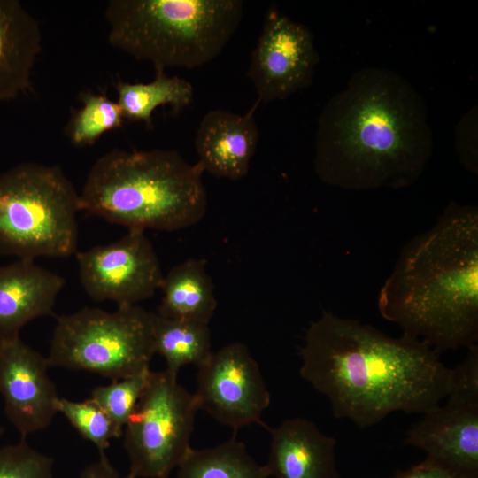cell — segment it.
<instances>
[{
	"instance_id": "1",
	"label": "cell",
	"mask_w": 478,
	"mask_h": 478,
	"mask_svg": "<svg viewBox=\"0 0 478 478\" xmlns=\"http://www.w3.org/2000/svg\"><path fill=\"white\" fill-rule=\"evenodd\" d=\"M299 356L301 377L328 399L335 417L360 428L394 412L424 414L451 388V368L424 342L332 312L310 324Z\"/></svg>"
},
{
	"instance_id": "2",
	"label": "cell",
	"mask_w": 478,
	"mask_h": 478,
	"mask_svg": "<svg viewBox=\"0 0 478 478\" xmlns=\"http://www.w3.org/2000/svg\"><path fill=\"white\" fill-rule=\"evenodd\" d=\"M433 148L417 89L392 70L364 67L319 116L314 170L325 184L345 189H402L418 181Z\"/></svg>"
},
{
	"instance_id": "3",
	"label": "cell",
	"mask_w": 478,
	"mask_h": 478,
	"mask_svg": "<svg viewBox=\"0 0 478 478\" xmlns=\"http://www.w3.org/2000/svg\"><path fill=\"white\" fill-rule=\"evenodd\" d=\"M378 309L439 354L478 341V209L451 202L410 239L380 289Z\"/></svg>"
},
{
	"instance_id": "4",
	"label": "cell",
	"mask_w": 478,
	"mask_h": 478,
	"mask_svg": "<svg viewBox=\"0 0 478 478\" xmlns=\"http://www.w3.org/2000/svg\"><path fill=\"white\" fill-rule=\"evenodd\" d=\"M203 173L176 150L114 149L90 167L79 208L128 229H183L205 215Z\"/></svg>"
},
{
	"instance_id": "5",
	"label": "cell",
	"mask_w": 478,
	"mask_h": 478,
	"mask_svg": "<svg viewBox=\"0 0 478 478\" xmlns=\"http://www.w3.org/2000/svg\"><path fill=\"white\" fill-rule=\"evenodd\" d=\"M243 13L241 0H111L108 41L155 71L196 68L220 55Z\"/></svg>"
},
{
	"instance_id": "6",
	"label": "cell",
	"mask_w": 478,
	"mask_h": 478,
	"mask_svg": "<svg viewBox=\"0 0 478 478\" xmlns=\"http://www.w3.org/2000/svg\"><path fill=\"white\" fill-rule=\"evenodd\" d=\"M79 192L62 168L23 162L0 173V256L35 260L77 252Z\"/></svg>"
},
{
	"instance_id": "7",
	"label": "cell",
	"mask_w": 478,
	"mask_h": 478,
	"mask_svg": "<svg viewBox=\"0 0 478 478\" xmlns=\"http://www.w3.org/2000/svg\"><path fill=\"white\" fill-rule=\"evenodd\" d=\"M153 315L135 305L114 312L86 306L57 317L50 367L87 371L111 381L150 370L156 354Z\"/></svg>"
},
{
	"instance_id": "8",
	"label": "cell",
	"mask_w": 478,
	"mask_h": 478,
	"mask_svg": "<svg viewBox=\"0 0 478 478\" xmlns=\"http://www.w3.org/2000/svg\"><path fill=\"white\" fill-rule=\"evenodd\" d=\"M198 411L193 393L166 370L150 371L147 385L123 429L129 478H168L191 450Z\"/></svg>"
},
{
	"instance_id": "9",
	"label": "cell",
	"mask_w": 478,
	"mask_h": 478,
	"mask_svg": "<svg viewBox=\"0 0 478 478\" xmlns=\"http://www.w3.org/2000/svg\"><path fill=\"white\" fill-rule=\"evenodd\" d=\"M443 401L424 413L405 443L458 478H478V376L455 374Z\"/></svg>"
},
{
	"instance_id": "10",
	"label": "cell",
	"mask_w": 478,
	"mask_h": 478,
	"mask_svg": "<svg viewBox=\"0 0 478 478\" xmlns=\"http://www.w3.org/2000/svg\"><path fill=\"white\" fill-rule=\"evenodd\" d=\"M81 284L96 302L135 305L153 297L164 274L143 230L128 229L118 241L75 253Z\"/></svg>"
},
{
	"instance_id": "11",
	"label": "cell",
	"mask_w": 478,
	"mask_h": 478,
	"mask_svg": "<svg viewBox=\"0 0 478 478\" xmlns=\"http://www.w3.org/2000/svg\"><path fill=\"white\" fill-rule=\"evenodd\" d=\"M193 394L198 410L235 431L252 424L268 428L261 418L270 405V392L258 362L243 343L212 351L197 366Z\"/></svg>"
},
{
	"instance_id": "12",
	"label": "cell",
	"mask_w": 478,
	"mask_h": 478,
	"mask_svg": "<svg viewBox=\"0 0 478 478\" xmlns=\"http://www.w3.org/2000/svg\"><path fill=\"white\" fill-rule=\"evenodd\" d=\"M319 60L312 32L276 9L269 10L247 72L258 104L282 100L309 87Z\"/></svg>"
},
{
	"instance_id": "13",
	"label": "cell",
	"mask_w": 478,
	"mask_h": 478,
	"mask_svg": "<svg viewBox=\"0 0 478 478\" xmlns=\"http://www.w3.org/2000/svg\"><path fill=\"white\" fill-rule=\"evenodd\" d=\"M49 367L47 357L20 337L0 344V395L21 438L47 428L58 413L59 397Z\"/></svg>"
},
{
	"instance_id": "14",
	"label": "cell",
	"mask_w": 478,
	"mask_h": 478,
	"mask_svg": "<svg viewBox=\"0 0 478 478\" xmlns=\"http://www.w3.org/2000/svg\"><path fill=\"white\" fill-rule=\"evenodd\" d=\"M256 107L244 114L220 109L205 113L195 137L197 163L204 172L232 181L247 175L259 140Z\"/></svg>"
},
{
	"instance_id": "15",
	"label": "cell",
	"mask_w": 478,
	"mask_h": 478,
	"mask_svg": "<svg viewBox=\"0 0 478 478\" xmlns=\"http://www.w3.org/2000/svg\"><path fill=\"white\" fill-rule=\"evenodd\" d=\"M66 280L35 260L17 259L0 266V344L20 337L30 321L54 314Z\"/></svg>"
},
{
	"instance_id": "16",
	"label": "cell",
	"mask_w": 478,
	"mask_h": 478,
	"mask_svg": "<svg viewBox=\"0 0 478 478\" xmlns=\"http://www.w3.org/2000/svg\"><path fill=\"white\" fill-rule=\"evenodd\" d=\"M271 434L265 465L273 478H341L334 437L323 434L311 420L289 418L267 428Z\"/></svg>"
},
{
	"instance_id": "17",
	"label": "cell",
	"mask_w": 478,
	"mask_h": 478,
	"mask_svg": "<svg viewBox=\"0 0 478 478\" xmlns=\"http://www.w3.org/2000/svg\"><path fill=\"white\" fill-rule=\"evenodd\" d=\"M42 50L37 19L19 0H0V102L32 87V71Z\"/></svg>"
},
{
	"instance_id": "18",
	"label": "cell",
	"mask_w": 478,
	"mask_h": 478,
	"mask_svg": "<svg viewBox=\"0 0 478 478\" xmlns=\"http://www.w3.org/2000/svg\"><path fill=\"white\" fill-rule=\"evenodd\" d=\"M158 314L173 320L209 324L218 302L203 258L188 259L164 275Z\"/></svg>"
},
{
	"instance_id": "19",
	"label": "cell",
	"mask_w": 478,
	"mask_h": 478,
	"mask_svg": "<svg viewBox=\"0 0 478 478\" xmlns=\"http://www.w3.org/2000/svg\"><path fill=\"white\" fill-rule=\"evenodd\" d=\"M116 91L124 119L143 121L147 126H151L152 113L158 106L170 105L178 112L192 103L194 96L189 81L168 76L164 70H156L153 81L148 83L120 81Z\"/></svg>"
},
{
	"instance_id": "20",
	"label": "cell",
	"mask_w": 478,
	"mask_h": 478,
	"mask_svg": "<svg viewBox=\"0 0 478 478\" xmlns=\"http://www.w3.org/2000/svg\"><path fill=\"white\" fill-rule=\"evenodd\" d=\"M155 352L166 361V371L177 377L187 365H202L212 353L209 324L173 320L154 312Z\"/></svg>"
},
{
	"instance_id": "21",
	"label": "cell",
	"mask_w": 478,
	"mask_h": 478,
	"mask_svg": "<svg viewBox=\"0 0 478 478\" xmlns=\"http://www.w3.org/2000/svg\"><path fill=\"white\" fill-rule=\"evenodd\" d=\"M177 468V478H269L265 465L235 437L212 447L191 448Z\"/></svg>"
},
{
	"instance_id": "22",
	"label": "cell",
	"mask_w": 478,
	"mask_h": 478,
	"mask_svg": "<svg viewBox=\"0 0 478 478\" xmlns=\"http://www.w3.org/2000/svg\"><path fill=\"white\" fill-rule=\"evenodd\" d=\"M82 106L71 119L67 135L75 146L94 144L104 133L119 128L124 120L120 106L104 95L81 96Z\"/></svg>"
},
{
	"instance_id": "23",
	"label": "cell",
	"mask_w": 478,
	"mask_h": 478,
	"mask_svg": "<svg viewBox=\"0 0 478 478\" xmlns=\"http://www.w3.org/2000/svg\"><path fill=\"white\" fill-rule=\"evenodd\" d=\"M56 409L84 439L97 448L99 455L105 454L112 439L122 436L109 416L90 397L73 401L59 397Z\"/></svg>"
},
{
	"instance_id": "24",
	"label": "cell",
	"mask_w": 478,
	"mask_h": 478,
	"mask_svg": "<svg viewBox=\"0 0 478 478\" xmlns=\"http://www.w3.org/2000/svg\"><path fill=\"white\" fill-rule=\"evenodd\" d=\"M150 371L112 381L91 391L90 398L104 411L121 435L143 393Z\"/></svg>"
},
{
	"instance_id": "25",
	"label": "cell",
	"mask_w": 478,
	"mask_h": 478,
	"mask_svg": "<svg viewBox=\"0 0 478 478\" xmlns=\"http://www.w3.org/2000/svg\"><path fill=\"white\" fill-rule=\"evenodd\" d=\"M54 459L25 438L0 447V478H53Z\"/></svg>"
},
{
	"instance_id": "26",
	"label": "cell",
	"mask_w": 478,
	"mask_h": 478,
	"mask_svg": "<svg viewBox=\"0 0 478 478\" xmlns=\"http://www.w3.org/2000/svg\"><path fill=\"white\" fill-rule=\"evenodd\" d=\"M392 478H458L434 463L424 459L408 469L397 471Z\"/></svg>"
},
{
	"instance_id": "27",
	"label": "cell",
	"mask_w": 478,
	"mask_h": 478,
	"mask_svg": "<svg viewBox=\"0 0 478 478\" xmlns=\"http://www.w3.org/2000/svg\"><path fill=\"white\" fill-rule=\"evenodd\" d=\"M80 478H129L122 476L111 464L106 455H100L99 459L81 471Z\"/></svg>"
},
{
	"instance_id": "28",
	"label": "cell",
	"mask_w": 478,
	"mask_h": 478,
	"mask_svg": "<svg viewBox=\"0 0 478 478\" xmlns=\"http://www.w3.org/2000/svg\"><path fill=\"white\" fill-rule=\"evenodd\" d=\"M2 432H3V428H2V427L0 426V434H2Z\"/></svg>"
}]
</instances>
